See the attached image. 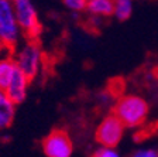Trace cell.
I'll return each mask as SVG.
<instances>
[{
  "label": "cell",
  "mask_w": 158,
  "mask_h": 157,
  "mask_svg": "<svg viewBox=\"0 0 158 157\" xmlns=\"http://www.w3.org/2000/svg\"><path fill=\"white\" fill-rule=\"evenodd\" d=\"M62 3L71 13H81L88 7V0H62Z\"/></svg>",
  "instance_id": "cell-12"
},
{
  "label": "cell",
  "mask_w": 158,
  "mask_h": 157,
  "mask_svg": "<svg viewBox=\"0 0 158 157\" xmlns=\"http://www.w3.org/2000/svg\"><path fill=\"white\" fill-rule=\"evenodd\" d=\"M16 71H17V65L14 62L13 57L10 55L0 57V89L2 91L7 89Z\"/></svg>",
  "instance_id": "cell-9"
},
{
  "label": "cell",
  "mask_w": 158,
  "mask_h": 157,
  "mask_svg": "<svg viewBox=\"0 0 158 157\" xmlns=\"http://www.w3.org/2000/svg\"><path fill=\"white\" fill-rule=\"evenodd\" d=\"M11 2H13L16 19L21 27L23 34L30 40L38 37L41 34V24L33 0H11Z\"/></svg>",
  "instance_id": "cell-4"
},
{
  "label": "cell",
  "mask_w": 158,
  "mask_h": 157,
  "mask_svg": "<svg viewBox=\"0 0 158 157\" xmlns=\"http://www.w3.org/2000/svg\"><path fill=\"white\" fill-rule=\"evenodd\" d=\"M17 68L31 81L43 69L44 54L35 40H28L17 48L13 57Z\"/></svg>",
  "instance_id": "cell-2"
},
{
  "label": "cell",
  "mask_w": 158,
  "mask_h": 157,
  "mask_svg": "<svg viewBox=\"0 0 158 157\" xmlns=\"http://www.w3.org/2000/svg\"><path fill=\"white\" fill-rule=\"evenodd\" d=\"M90 157H122V156H120V153H118L116 149L99 146V147L93 151V154Z\"/></svg>",
  "instance_id": "cell-13"
},
{
  "label": "cell",
  "mask_w": 158,
  "mask_h": 157,
  "mask_svg": "<svg viewBox=\"0 0 158 157\" xmlns=\"http://www.w3.org/2000/svg\"><path fill=\"white\" fill-rule=\"evenodd\" d=\"M113 3H114L113 16L118 21H126L131 17L134 10V0H113Z\"/></svg>",
  "instance_id": "cell-11"
},
{
  "label": "cell",
  "mask_w": 158,
  "mask_h": 157,
  "mask_svg": "<svg viewBox=\"0 0 158 157\" xmlns=\"http://www.w3.org/2000/svg\"><path fill=\"white\" fill-rule=\"evenodd\" d=\"M28 86H30V79L17 68V71L14 72L13 78H11V82L9 84V86H7V89L4 92L7 94V96L14 105H19L26 101Z\"/></svg>",
  "instance_id": "cell-7"
},
{
  "label": "cell",
  "mask_w": 158,
  "mask_h": 157,
  "mask_svg": "<svg viewBox=\"0 0 158 157\" xmlns=\"http://www.w3.org/2000/svg\"><path fill=\"white\" fill-rule=\"evenodd\" d=\"M131 157H158V151L152 149H143V150L135 151Z\"/></svg>",
  "instance_id": "cell-14"
},
{
  "label": "cell",
  "mask_w": 158,
  "mask_h": 157,
  "mask_svg": "<svg viewBox=\"0 0 158 157\" xmlns=\"http://www.w3.org/2000/svg\"><path fill=\"white\" fill-rule=\"evenodd\" d=\"M23 31L16 19L11 0H0V40L4 47L13 51L21 41Z\"/></svg>",
  "instance_id": "cell-3"
},
{
  "label": "cell",
  "mask_w": 158,
  "mask_h": 157,
  "mask_svg": "<svg viewBox=\"0 0 158 157\" xmlns=\"http://www.w3.org/2000/svg\"><path fill=\"white\" fill-rule=\"evenodd\" d=\"M98 99L99 102H102V105H107L109 102H112V95H107L106 92H102L98 95Z\"/></svg>",
  "instance_id": "cell-15"
},
{
  "label": "cell",
  "mask_w": 158,
  "mask_h": 157,
  "mask_svg": "<svg viewBox=\"0 0 158 157\" xmlns=\"http://www.w3.org/2000/svg\"><path fill=\"white\" fill-rule=\"evenodd\" d=\"M10 50H7L6 47H4V44H3V41L0 40V57H3V55H9L10 54Z\"/></svg>",
  "instance_id": "cell-16"
},
{
  "label": "cell",
  "mask_w": 158,
  "mask_h": 157,
  "mask_svg": "<svg viewBox=\"0 0 158 157\" xmlns=\"http://www.w3.org/2000/svg\"><path fill=\"white\" fill-rule=\"evenodd\" d=\"M150 113V105L143 96L135 94L123 95L116 101L113 115L123 123L124 128L135 129L145 123Z\"/></svg>",
  "instance_id": "cell-1"
},
{
  "label": "cell",
  "mask_w": 158,
  "mask_h": 157,
  "mask_svg": "<svg viewBox=\"0 0 158 157\" xmlns=\"http://www.w3.org/2000/svg\"><path fill=\"white\" fill-rule=\"evenodd\" d=\"M16 116V105L10 101L7 94L0 89V130L11 126Z\"/></svg>",
  "instance_id": "cell-8"
},
{
  "label": "cell",
  "mask_w": 158,
  "mask_h": 157,
  "mask_svg": "<svg viewBox=\"0 0 158 157\" xmlns=\"http://www.w3.org/2000/svg\"><path fill=\"white\" fill-rule=\"evenodd\" d=\"M124 126L114 115H107L102 119V122L98 124L95 132V139L100 146L103 147H112L116 149L123 136H124Z\"/></svg>",
  "instance_id": "cell-5"
},
{
  "label": "cell",
  "mask_w": 158,
  "mask_h": 157,
  "mask_svg": "<svg viewBox=\"0 0 158 157\" xmlns=\"http://www.w3.org/2000/svg\"><path fill=\"white\" fill-rule=\"evenodd\" d=\"M113 10H114V3L113 0H88V11L90 16L95 17H110L113 16Z\"/></svg>",
  "instance_id": "cell-10"
},
{
  "label": "cell",
  "mask_w": 158,
  "mask_h": 157,
  "mask_svg": "<svg viewBox=\"0 0 158 157\" xmlns=\"http://www.w3.org/2000/svg\"><path fill=\"white\" fill-rule=\"evenodd\" d=\"M43 151L47 157H71L73 144L65 130L56 129L43 140Z\"/></svg>",
  "instance_id": "cell-6"
}]
</instances>
